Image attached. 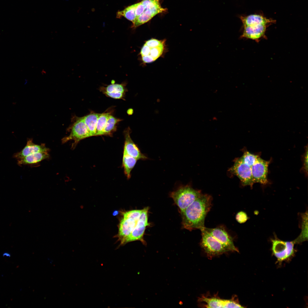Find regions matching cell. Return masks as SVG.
I'll return each instance as SVG.
<instances>
[{
	"mask_svg": "<svg viewBox=\"0 0 308 308\" xmlns=\"http://www.w3.org/2000/svg\"><path fill=\"white\" fill-rule=\"evenodd\" d=\"M268 25H258L244 27L242 38L250 39L258 42L260 39L266 37V32Z\"/></svg>",
	"mask_w": 308,
	"mask_h": 308,
	"instance_id": "obj_14",
	"label": "cell"
},
{
	"mask_svg": "<svg viewBox=\"0 0 308 308\" xmlns=\"http://www.w3.org/2000/svg\"><path fill=\"white\" fill-rule=\"evenodd\" d=\"M3 256H6V257H10L11 255L10 254L7 252H5L3 254Z\"/></svg>",
	"mask_w": 308,
	"mask_h": 308,
	"instance_id": "obj_29",
	"label": "cell"
},
{
	"mask_svg": "<svg viewBox=\"0 0 308 308\" xmlns=\"http://www.w3.org/2000/svg\"><path fill=\"white\" fill-rule=\"evenodd\" d=\"M204 229L222 244L228 251L238 252L234 244L232 237L223 227L220 226L209 228L204 227Z\"/></svg>",
	"mask_w": 308,
	"mask_h": 308,
	"instance_id": "obj_11",
	"label": "cell"
},
{
	"mask_svg": "<svg viewBox=\"0 0 308 308\" xmlns=\"http://www.w3.org/2000/svg\"><path fill=\"white\" fill-rule=\"evenodd\" d=\"M136 5V4L132 5L127 7L124 10L119 11L117 13V16L119 17L123 16L133 23L136 18L135 14Z\"/></svg>",
	"mask_w": 308,
	"mask_h": 308,
	"instance_id": "obj_22",
	"label": "cell"
},
{
	"mask_svg": "<svg viewBox=\"0 0 308 308\" xmlns=\"http://www.w3.org/2000/svg\"><path fill=\"white\" fill-rule=\"evenodd\" d=\"M149 207L142 209V211L134 228L131 234L120 243V245H124L129 242L139 240L144 244L146 242L143 239L145 231L147 226L149 225L148 222Z\"/></svg>",
	"mask_w": 308,
	"mask_h": 308,
	"instance_id": "obj_7",
	"label": "cell"
},
{
	"mask_svg": "<svg viewBox=\"0 0 308 308\" xmlns=\"http://www.w3.org/2000/svg\"><path fill=\"white\" fill-rule=\"evenodd\" d=\"M130 129L128 128L124 132L125 140L123 153L133 157L137 160L147 159V157L141 153L137 145L132 140L130 136Z\"/></svg>",
	"mask_w": 308,
	"mask_h": 308,
	"instance_id": "obj_13",
	"label": "cell"
},
{
	"mask_svg": "<svg viewBox=\"0 0 308 308\" xmlns=\"http://www.w3.org/2000/svg\"><path fill=\"white\" fill-rule=\"evenodd\" d=\"M137 160L125 153H123L122 167L124 174L128 179L131 177V172L135 166Z\"/></svg>",
	"mask_w": 308,
	"mask_h": 308,
	"instance_id": "obj_19",
	"label": "cell"
},
{
	"mask_svg": "<svg viewBox=\"0 0 308 308\" xmlns=\"http://www.w3.org/2000/svg\"><path fill=\"white\" fill-rule=\"evenodd\" d=\"M106 96L112 98L116 99H120L123 98L125 93L121 92L108 93L106 92H103Z\"/></svg>",
	"mask_w": 308,
	"mask_h": 308,
	"instance_id": "obj_27",
	"label": "cell"
},
{
	"mask_svg": "<svg viewBox=\"0 0 308 308\" xmlns=\"http://www.w3.org/2000/svg\"><path fill=\"white\" fill-rule=\"evenodd\" d=\"M303 166L302 170L305 173L307 174L308 173V148L307 146L303 157Z\"/></svg>",
	"mask_w": 308,
	"mask_h": 308,
	"instance_id": "obj_26",
	"label": "cell"
},
{
	"mask_svg": "<svg viewBox=\"0 0 308 308\" xmlns=\"http://www.w3.org/2000/svg\"><path fill=\"white\" fill-rule=\"evenodd\" d=\"M240 19L244 27L258 25L269 26L275 22V20L273 19L267 18L262 15L257 14L250 15L245 17L241 16Z\"/></svg>",
	"mask_w": 308,
	"mask_h": 308,
	"instance_id": "obj_16",
	"label": "cell"
},
{
	"mask_svg": "<svg viewBox=\"0 0 308 308\" xmlns=\"http://www.w3.org/2000/svg\"><path fill=\"white\" fill-rule=\"evenodd\" d=\"M165 41L152 38L146 41L141 49L142 60L145 63L155 61L162 54L164 49Z\"/></svg>",
	"mask_w": 308,
	"mask_h": 308,
	"instance_id": "obj_5",
	"label": "cell"
},
{
	"mask_svg": "<svg viewBox=\"0 0 308 308\" xmlns=\"http://www.w3.org/2000/svg\"><path fill=\"white\" fill-rule=\"evenodd\" d=\"M271 160L266 161L260 156L251 166L252 173L255 183L266 185L268 182L267 178L268 167Z\"/></svg>",
	"mask_w": 308,
	"mask_h": 308,
	"instance_id": "obj_10",
	"label": "cell"
},
{
	"mask_svg": "<svg viewBox=\"0 0 308 308\" xmlns=\"http://www.w3.org/2000/svg\"><path fill=\"white\" fill-rule=\"evenodd\" d=\"M236 218L237 221L240 223L245 222L248 219L246 214L243 211H240L238 213Z\"/></svg>",
	"mask_w": 308,
	"mask_h": 308,
	"instance_id": "obj_25",
	"label": "cell"
},
{
	"mask_svg": "<svg viewBox=\"0 0 308 308\" xmlns=\"http://www.w3.org/2000/svg\"><path fill=\"white\" fill-rule=\"evenodd\" d=\"M259 156L258 155L254 154L246 151L240 158L244 163L251 167Z\"/></svg>",
	"mask_w": 308,
	"mask_h": 308,
	"instance_id": "obj_24",
	"label": "cell"
},
{
	"mask_svg": "<svg viewBox=\"0 0 308 308\" xmlns=\"http://www.w3.org/2000/svg\"><path fill=\"white\" fill-rule=\"evenodd\" d=\"M110 115L107 112L100 114L97 120L95 136L103 135L104 128Z\"/></svg>",
	"mask_w": 308,
	"mask_h": 308,
	"instance_id": "obj_20",
	"label": "cell"
},
{
	"mask_svg": "<svg viewBox=\"0 0 308 308\" xmlns=\"http://www.w3.org/2000/svg\"><path fill=\"white\" fill-rule=\"evenodd\" d=\"M201 194L199 191L186 185L179 187L172 192L170 196L181 212Z\"/></svg>",
	"mask_w": 308,
	"mask_h": 308,
	"instance_id": "obj_2",
	"label": "cell"
},
{
	"mask_svg": "<svg viewBox=\"0 0 308 308\" xmlns=\"http://www.w3.org/2000/svg\"><path fill=\"white\" fill-rule=\"evenodd\" d=\"M231 171L240 179L242 185L252 187L255 183L252 177L251 167L244 163L240 158L235 160Z\"/></svg>",
	"mask_w": 308,
	"mask_h": 308,
	"instance_id": "obj_9",
	"label": "cell"
},
{
	"mask_svg": "<svg viewBox=\"0 0 308 308\" xmlns=\"http://www.w3.org/2000/svg\"><path fill=\"white\" fill-rule=\"evenodd\" d=\"M271 242L273 254L279 261L287 259L294 253V241H284L275 238Z\"/></svg>",
	"mask_w": 308,
	"mask_h": 308,
	"instance_id": "obj_8",
	"label": "cell"
},
{
	"mask_svg": "<svg viewBox=\"0 0 308 308\" xmlns=\"http://www.w3.org/2000/svg\"><path fill=\"white\" fill-rule=\"evenodd\" d=\"M50 149L47 147L45 144L40 145L34 143L32 139L27 140V143L24 148L20 151L15 153L13 157L17 160L20 159L28 155L39 152H49Z\"/></svg>",
	"mask_w": 308,
	"mask_h": 308,
	"instance_id": "obj_15",
	"label": "cell"
},
{
	"mask_svg": "<svg viewBox=\"0 0 308 308\" xmlns=\"http://www.w3.org/2000/svg\"><path fill=\"white\" fill-rule=\"evenodd\" d=\"M121 119L110 115L104 129L103 135H110L116 130L117 124Z\"/></svg>",
	"mask_w": 308,
	"mask_h": 308,
	"instance_id": "obj_21",
	"label": "cell"
},
{
	"mask_svg": "<svg viewBox=\"0 0 308 308\" xmlns=\"http://www.w3.org/2000/svg\"><path fill=\"white\" fill-rule=\"evenodd\" d=\"M100 114L98 113L91 112L83 117L88 129L90 137L95 136L97 120Z\"/></svg>",
	"mask_w": 308,
	"mask_h": 308,
	"instance_id": "obj_18",
	"label": "cell"
},
{
	"mask_svg": "<svg viewBox=\"0 0 308 308\" xmlns=\"http://www.w3.org/2000/svg\"><path fill=\"white\" fill-rule=\"evenodd\" d=\"M200 301L204 302L207 308H243L239 304L237 300L234 298L230 299H224L213 297H208L202 296L199 299Z\"/></svg>",
	"mask_w": 308,
	"mask_h": 308,
	"instance_id": "obj_12",
	"label": "cell"
},
{
	"mask_svg": "<svg viewBox=\"0 0 308 308\" xmlns=\"http://www.w3.org/2000/svg\"><path fill=\"white\" fill-rule=\"evenodd\" d=\"M212 202L210 196L201 194L181 212L183 227L189 230L204 228L205 218L211 208Z\"/></svg>",
	"mask_w": 308,
	"mask_h": 308,
	"instance_id": "obj_1",
	"label": "cell"
},
{
	"mask_svg": "<svg viewBox=\"0 0 308 308\" xmlns=\"http://www.w3.org/2000/svg\"><path fill=\"white\" fill-rule=\"evenodd\" d=\"M142 210H132L126 212L120 222L117 235L120 243L131 234L137 224Z\"/></svg>",
	"mask_w": 308,
	"mask_h": 308,
	"instance_id": "obj_3",
	"label": "cell"
},
{
	"mask_svg": "<svg viewBox=\"0 0 308 308\" xmlns=\"http://www.w3.org/2000/svg\"><path fill=\"white\" fill-rule=\"evenodd\" d=\"M49 157L48 152L36 153L17 160V164L20 166L22 165H32L38 164L43 160L48 159Z\"/></svg>",
	"mask_w": 308,
	"mask_h": 308,
	"instance_id": "obj_17",
	"label": "cell"
},
{
	"mask_svg": "<svg viewBox=\"0 0 308 308\" xmlns=\"http://www.w3.org/2000/svg\"><path fill=\"white\" fill-rule=\"evenodd\" d=\"M204 227L200 230L202 236L200 245L208 256L212 257L228 251L222 244L206 230Z\"/></svg>",
	"mask_w": 308,
	"mask_h": 308,
	"instance_id": "obj_6",
	"label": "cell"
},
{
	"mask_svg": "<svg viewBox=\"0 0 308 308\" xmlns=\"http://www.w3.org/2000/svg\"><path fill=\"white\" fill-rule=\"evenodd\" d=\"M101 90L103 92L108 93L121 92L125 93L126 91L125 84H113L108 85L106 87H102Z\"/></svg>",
	"mask_w": 308,
	"mask_h": 308,
	"instance_id": "obj_23",
	"label": "cell"
},
{
	"mask_svg": "<svg viewBox=\"0 0 308 308\" xmlns=\"http://www.w3.org/2000/svg\"><path fill=\"white\" fill-rule=\"evenodd\" d=\"M144 10L145 8L141 2L136 3L135 14L136 17L141 15Z\"/></svg>",
	"mask_w": 308,
	"mask_h": 308,
	"instance_id": "obj_28",
	"label": "cell"
},
{
	"mask_svg": "<svg viewBox=\"0 0 308 308\" xmlns=\"http://www.w3.org/2000/svg\"><path fill=\"white\" fill-rule=\"evenodd\" d=\"M74 122L69 128L70 131L69 135L62 139V143L68 141L73 140L71 148H75L78 143L81 140L90 137L88 128L84 121L83 117L75 118Z\"/></svg>",
	"mask_w": 308,
	"mask_h": 308,
	"instance_id": "obj_4",
	"label": "cell"
}]
</instances>
